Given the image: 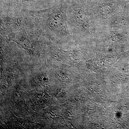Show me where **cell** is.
I'll return each instance as SVG.
<instances>
[{
  "label": "cell",
  "instance_id": "6da1fadb",
  "mask_svg": "<svg viewBox=\"0 0 129 129\" xmlns=\"http://www.w3.org/2000/svg\"><path fill=\"white\" fill-rule=\"evenodd\" d=\"M49 25L51 28L56 31H61L65 29L66 27L65 21L60 14L53 15L50 19Z\"/></svg>",
  "mask_w": 129,
  "mask_h": 129
},
{
  "label": "cell",
  "instance_id": "3957f363",
  "mask_svg": "<svg viewBox=\"0 0 129 129\" xmlns=\"http://www.w3.org/2000/svg\"><path fill=\"white\" fill-rule=\"evenodd\" d=\"M25 1L27 2H30L32 1H34V0H25Z\"/></svg>",
  "mask_w": 129,
  "mask_h": 129
},
{
  "label": "cell",
  "instance_id": "7a4b0ae2",
  "mask_svg": "<svg viewBox=\"0 0 129 129\" xmlns=\"http://www.w3.org/2000/svg\"><path fill=\"white\" fill-rule=\"evenodd\" d=\"M76 17L78 21L81 22H85L86 19V16L85 12L83 10H78L76 12Z\"/></svg>",
  "mask_w": 129,
  "mask_h": 129
}]
</instances>
